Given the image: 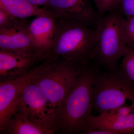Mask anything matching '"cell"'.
<instances>
[{
  "label": "cell",
  "mask_w": 134,
  "mask_h": 134,
  "mask_svg": "<svg viewBox=\"0 0 134 134\" xmlns=\"http://www.w3.org/2000/svg\"><path fill=\"white\" fill-rule=\"evenodd\" d=\"M119 67L134 84V47H129Z\"/></svg>",
  "instance_id": "9a60e30c"
},
{
  "label": "cell",
  "mask_w": 134,
  "mask_h": 134,
  "mask_svg": "<svg viewBox=\"0 0 134 134\" xmlns=\"http://www.w3.org/2000/svg\"><path fill=\"white\" fill-rule=\"evenodd\" d=\"M29 72L21 78L0 82V130L4 132L15 112L22 91L30 80Z\"/></svg>",
  "instance_id": "30bf717a"
},
{
  "label": "cell",
  "mask_w": 134,
  "mask_h": 134,
  "mask_svg": "<svg viewBox=\"0 0 134 134\" xmlns=\"http://www.w3.org/2000/svg\"><path fill=\"white\" fill-rule=\"evenodd\" d=\"M83 65L61 58L50 59L34 66L29 72L32 80L47 100L55 118Z\"/></svg>",
  "instance_id": "7a4b0ae2"
},
{
  "label": "cell",
  "mask_w": 134,
  "mask_h": 134,
  "mask_svg": "<svg viewBox=\"0 0 134 134\" xmlns=\"http://www.w3.org/2000/svg\"><path fill=\"white\" fill-rule=\"evenodd\" d=\"M54 21L55 33L50 59L61 58L79 65L90 62L97 38V27L66 18L56 17Z\"/></svg>",
  "instance_id": "3957f363"
},
{
  "label": "cell",
  "mask_w": 134,
  "mask_h": 134,
  "mask_svg": "<svg viewBox=\"0 0 134 134\" xmlns=\"http://www.w3.org/2000/svg\"><path fill=\"white\" fill-rule=\"evenodd\" d=\"M96 5L97 12L101 17L106 13L119 10L120 0H93Z\"/></svg>",
  "instance_id": "e0dca14e"
},
{
  "label": "cell",
  "mask_w": 134,
  "mask_h": 134,
  "mask_svg": "<svg viewBox=\"0 0 134 134\" xmlns=\"http://www.w3.org/2000/svg\"><path fill=\"white\" fill-rule=\"evenodd\" d=\"M126 19V18H125ZM124 34L126 45L131 48L134 47V16L125 19Z\"/></svg>",
  "instance_id": "ac0fdd59"
},
{
  "label": "cell",
  "mask_w": 134,
  "mask_h": 134,
  "mask_svg": "<svg viewBox=\"0 0 134 134\" xmlns=\"http://www.w3.org/2000/svg\"><path fill=\"white\" fill-rule=\"evenodd\" d=\"M134 112V105L130 104V105H125L110 110L108 112L100 114L96 116L98 119H111L126 116Z\"/></svg>",
  "instance_id": "2e32d148"
},
{
  "label": "cell",
  "mask_w": 134,
  "mask_h": 134,
  "mask_svg": "<svg viewBox=\"0 0 134 134\" xmlns=\"http://www.w3.org/2000/svg\"><path fill=\"white\" fill-rule=\"evenodd\" d=\"M97 129L109 130L116 134H134V112L126 116L111 119H101L93 115L85 131Z\"/></svg>",
  "instance_id": "4fadbf2b"
},
{
  "label": "cell",
  "mask_w": 134,
  "mask_h": 134,
  "mask_svg": "<svg viewBox=\"0 0 134 134\" xmlns=\"http://www.w3.org/2000/svg\"><path fill=\"white\" fill-rule=\"evenodd\" d=\"M3 132L10 134H51L16 113H15Z\"/></svg>",
  "instance_id": "5bb4252c"
},
{
  "label": "cell",
  "mask_w": 134,
  "mask_h": 134,
  "mask_svg": "<svg viewBox=\"0 0 134 134\" xmlns=\"http://www.w3.org/2000/svg\"><path fill=\"white\" fill-rule=\"evenodd\" d=\"M100 68L91 62L83 66L75 83L56 116L54 133H77L87 130L93 115L94 81Z\"/></svg>",
  "instance_id": "6da1fadb"
},
{
  "label": "cell",
  "mask_w": 134,
  "mask_h": 134,
  "mask_svg": "<svg viewBox=\"0 0 134 134\" xmlns=\"http://www.w3.org/2000/svg\"><path fill=\"white\" fill-rule=\"evenodd\" d=\"M125 19L119 10L100 18L97 26V38L90 62L105 69L118 67L119 60L129 48L125 42Z\"/></svg>",
  "instance_id": "277c9868"
},
{
  "label": "cell",
  "mask_w": 134,
  "mask_h": 134,
  "mask_svg": "<svg viewBox=\"0 0 134 134\" xmlns=\"http://www.w3.org/2000/svg\"><path fill=\"white\" fill-rule=\"evenodd\" d=\"M0 8L13 16L25 19L32 16L54 15L45 8L34 5L27 0H0Z\"/></svg>",
  "instance_id": "7c38bea8"
},
{
  "label": "cell",
  "mask_w": 134,
  "mask_h": 134,
  "mask_svg": "<svg viewBox=\"0 0 134 134\" xmlns=\"http://www.w3.org/2000/svg\"><path fill=\"white\" fill-rule=\"evenodd\" d=\"M119 10L126 19L134 16V0H120Z\"/></svg>",
  "instance_id": "ffe728a7"
},
{
  "label": "cell",
  "mask_w": 134,
  "mask_h": 134,
  "mask_svg": "<svg viewBox=\"0 0 134 134\" xmlns=\"http://www.w3.org/2000/svg\"><path fill=\"white\" fill-rule=\"evenodd\" d=\"M99 71L93 87V109L99 114L122 106L129 100L134 105V84L119 67Z\"/></svg>",
  "instance_id": "5b68a950"
},
{
  "label": "cell",
  "mask_w": 134,
  "mask_h": 134,
  "mask_svg": "<svg viewBox=\"0 0 134 134\" xmlns=\"http://www.w3.org/2000/svg\"><path fill=\"white\" fill-rule=\"evenodd\" d=\"M23 19L13 16L0 8V28H6L14 26Z\"/></svg>",
  "instance_id": "d6986e66"
},
{
  "label": "cell",
  "mask_w": 134,
  "mask_h": 134,
  "mask_svg": "<svg viewBox=\"0 0 134 134\" xmlns=\"http://www.w3.org/2000/svg\"><path fill=\"white\" fill-rule=\"evenodd\" d=\"M38 61L35 56L0 49V82L12 81L24 76Z\"/></svg>",
  "instance_id": "8fae6325"
},
{
  "label": "cell",
  "mask_w": 134,
  "mask_h": 134,
  "mask_svg": "<svg viewBox=\"0 0 134 134\" xmlns=\"http://www.w3.org/2000/svg\"><path fill=\"white\" fill-rule=\"evenodd\" d=\"M27 1L31 3L34 5H37L39 7L42 6L44 7L46 5L48 0H27Z\"/></svg>",
  "instance_id": "7402d4cb"
},
{
  "label": "cell",
  "mask_w": 134,
  "mask_h": 134,
  "mask_svg": "<svg viewBox=\"0 0 134 134\" xmlns=\"http://www.w3.org/2000/svg\"><path fill=\"white\" fill-rule=\"evenodd\" d=\"M34 48L35 55L38 61L51 58L55 33L54 17L48 15L36 16L29 25Z\"/></svg>",
  "instance_id": "ba28073f"
},
{
  "label": "cell",
  "mask_w": 134,
  "mask_h": 134,
  "mask_svg": "<svg viewBox=\"0 0 134 134\" xmlns=\"http://www.w3.org/2000/svg\"><path fill=\"white\" fill-rule=\"evenodd\" d=\"M82 134H116L111 130L104 129H97L90 130L83 132Z\"/></svg>",
  "instance_id": "44dd1931"
},
{
  "label": "cell",
  "mask_w": 134,
  "mask_h": 134,
  "mask_svg": "<svg viewBox=\"0 0 134 134\" xmlns=\"http://www.w3.org/2000/svg\"><path fill=\"white\" fill-rule=\"evenodd\" d=\"M29 25L24 19L14 26L0 28V49L36 57Z\"/></svg>",
  "instance_id": "9c48e42d"
},
{
  "label": "cell",
  "mask_w": 134,
  "mask_h": 134,
  "mask_svg": "<svg viewBox=\"0 0 134 134\" xmlns=\"http://www.w3.org/2000/svg\"><path fill=\"white\" fill-rule=\"evenodd\" d=\"M43 7L55 17L75 19L94 27L101 18L92 8L90 0H48Z\"/></svg>",
  "instance_id": "52a82bcc"
},
{
  "label": "cell",
  "mask_w": 134,
  "mask_h": 134,
  "mask_svg": "<svg viewBox=\"0 0 134 134\" xmlns=\"http://www.w3.org/2000/svg\"><path fill=\"white\" fill-rule=\"evenodd\" d=\"M15 113L51 134L54 133L55 114L31 77L22 91Z\"/></svg>",
  "instance_id": "8992f818"
}]
</instances>
